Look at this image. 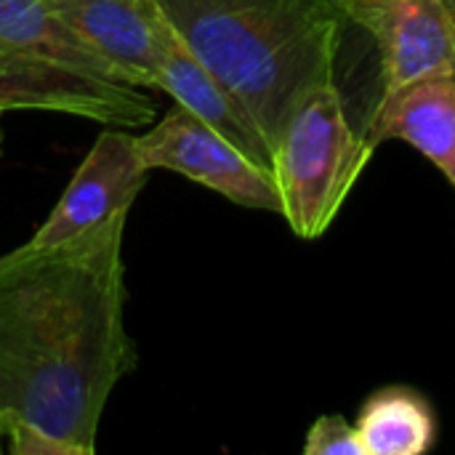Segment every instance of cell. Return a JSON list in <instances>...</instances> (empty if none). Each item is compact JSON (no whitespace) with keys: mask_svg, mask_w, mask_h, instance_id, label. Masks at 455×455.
I'll return each instance as SVG.
<instances>
[{"mask_svg":"<svg viewBox=\"0 0 455 455\" xmlns=\"http://www.w3.org/2000/svg\"><path fill=\"white\" fill-rule=\"evenodd\" d=\"M443 5H445V13H448V19H451L455 29V0H443Z\"/></svg>","mask_w":455,"mask_h":455,"instance_id":"obj_13","label":"cell"},{"mask_svg":"<svg viewBox=\"0 0 455 455\" xmlns=\"http://www.w3.org/2000/svg\"><path fill=\"white\" fill-rule=\"evenodd\" d=\"M363 131L381 141L416 147L455 189V75L424 77L373 101Z\"/></svg>","mask_w":455,"mask_h":455,"instance_id":"obj_9","label":"cell"},{"mask_svg":"<svg viewBox=\"0 0 455 455\" xmlns=\"http://www.w3.org/2000/svg\"><path fill=\"white\" fill-rule=\"evenodd\" d=\"M355 429L363 455H421L432 451L437 437L429 403L408 387H387L371 395Z\"/></svg>","mask_w":455,"mask_h":455,"instance_id":"obj_11","label":"cell"},{"mask_svg":"<svg viewBox=\"0 0 455 455\" xmlns=\"http://www.w3.org/2000/svg\"><path fill=\"white\" fill-rule=\"evenodd\" d=\"M131 208L56 245L0 256V451L32 429L91 455L112 389L136 368L125 328Z\"/></svg>","mask_w":455,"mask_h":455,"instance_id":"obj_1","label":"cell"},{"mask_svg":"<svg viewBox=\"0 0 455 455\" xmlns=\"http://www.w3.org/2000/svg\"><path fill=\"white\" fill-rule=\"evenodd\" d=\"M163 64L157 72L155 91L168 93L179 107L216 128L235 147H240L251 160L272 171V149L253 125V120L243 112V107L232 99V93L219 83V77L189 51V45L176 35L168 24L163 40Z\"/></svg>","mask_w":455,"mask_h":455,"instance_id":"obj_10","label":"cell"},{"mask_svg":"<svg viewBox=\"0 0 455 455\" xmlns=\"http://www.w3.org/2000/svg\"><path fill=\"white\" fill-rule=\"evenodd\" d=\"M45 109L139 128L157 104L128 85L45 0H0V112Z\"/></svg>","mask_w":455,"mask_h":455,"instance_id":"obj_3","label":"cell"},{"mask_svg":"<svg viewBox=\"0 0 455 455\" xmlns=\"http://www.w3.org/2000/svg\"><path fill=\"white\" fill-rule=\"evenodd\" d=\"M349 27L376 51L373 101L424 77L455 75V29L443 0H355Z\"/></svg>","mask_w":455,"mask_h":455,"instance_id":"obj_6","label":"cell"},{"mask_svg":"<svg viewBox=\"0 0 455 455\" xmlns=\"http://www.w3.org/2000/svg\"><path fill=\"white\" fill-rule=\"evenodd\" d=\"M128 85L155 91L168 19L157 0H45Z\"/></svg>","mask_w":455,"mask_h":455,"instance_id":"obj_8","label":"cell"},{"mask_svg":"<svg viewBox=\"0 0 455 455\" xmlns=\"http://www.w3.org/2000/svg\"><path fill=\"white\" fill-rule=\"evenodd\" d=\"M304 455H363L357 429L339 413L320 416L307 432Z\"/></svg>","mask_w":455,"mask_h":455,"instance_id":"obj_12","label":"cell"},{"mask_svg":"<svg viewBox=\"0 0 455 455\" xmlns=\"http://www.w3.org/2000/svg\"><path fill=\"white\" fill-rule=\"evenodd\" d=\"M0 115H3V112H0Z\"/></svg>","mask_w":455,"mask_h":455,"instance_id":"obj_15","label":"cell"},{"mask_svg":"<svg viewBox=\"0 0 455 455\" xmlns=\"http://www.w3.org/2000/svg\"><path fill=\"white\" fill-rule=\"evenodd\" d=\"M136 147L149 171L165 168L219 192L235 205L283 213L272 171L179 104L144 136H136Z\"/></svg>","mask_w":455,"mask_h":455,"instance_id":"obj_5","label":"cell"},{"mask_svg":"<svg viewBox=\"0 0 455 455\" xmlns=\"http://www.w3.org/2000/svg\"><path fill=\"white\" fill-rule=\"evenodd\" d=\"M355 0H157L189 51L253 120L269 149L299 104L336 77Z\"/></svg>","mask_w":455,"mask_h":455,"instance_id":"obj_2","label":"cell"},{"mask_svg":"<svg viewBox=\"0 0 455 455\" xmlns=\"http://www.w3.org/2000/svg\"><path fill=\"white\" fill-rule=\"evenodd\" d=\"M373 152L376 144L347 115L336 77L299 99L272 152L280 216L296 237L317 240L331 229Z\"/></svg>","mask_w":455,"mask_h":455,"instance_id":"obj_4","label":"cell"},{"mask_svg":"<svg viewBox=\"0 0 455 455\" xmlns=\"http://www.w3.org/2000/svg\"><path fill=\"white\" fill-rule=\"evenodd\" d=\"M147 176L149 168L139 155L136 136L104 131L69 179L56 208L32 235L29 245L64 243L99 227L120 208H133Z\"/></svg>","mask_w":455,"mask_h":455,"instance_id":"obj_7","label":"cell"},{"mask_svg":"<svg viewBox=\"0 0 455 455\" xmlns=\"http://www.w3.org/2000/svg\"><path fill=\"white\" fill-rule=\"evenodd\" d=\"M3 117V115H0ZM0 157H3V128H0Z\"/></svg>","mask_w":455,"mask_h":455,"instance_id":"obj_14","label":"cell"}]
</instances>
